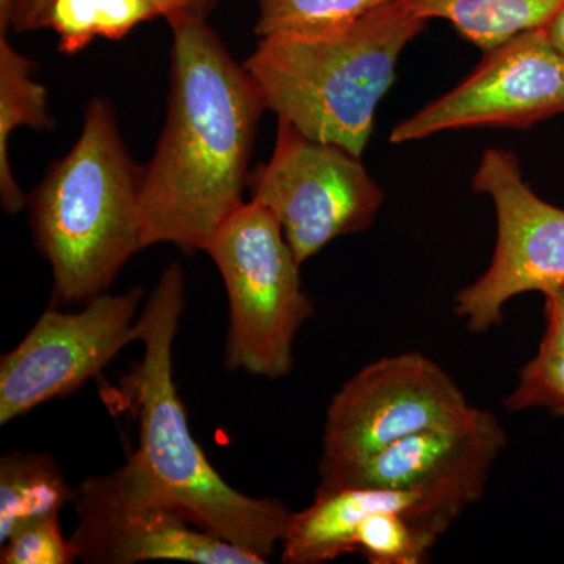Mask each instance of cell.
Wrapping results in <instances>:
<instances>
[{
    "label": "cell",
    "instance_id": "21",
    "mask_svg": "<svg viewBox=\"0 0 564 564\" xmlns=\"http://www.w3.org/2000/svg\"><path fill=\"white\" fill-rule=\"evenodd\" d=\"M545 332L540 351L564 350V285L544 293Z\"/></svg>",
    "mask_w": 564,
    "mask_h": 564
},
{
    "label": "cell",
    "instance_id": "4",
    "mask_svg": "<svg viewBox=\"0 0 564 564\" xmlns=\"http://www.w3.org/2000/svg\"><path fill=\"white\" fill-rule=\"evenodd\" d=\"M425 24L397 0L329 31L263 36L243 66L278 121L362 158L400 55Z\"/></svg>",
    "mask_w": 564,
    "mask_h": 564
},
{
    "label": "cell",
    "instance_id": "17",
    "mask_svg": "<svg viewBox=\"0 0 564 564\" xmlns=\"http://www.w3.org/2000/svg\"><path fill=\"white\" fill-rule=\"evenodd\" d=\"M397 0H258L259 39L329 31Z\"/></svg>",
    "mask_w": 564,
    "mask_h": 564
},
{
    "label": "cell",
    "instance_id": "18",
    "mask_svg": "<svg viewBox=\"0 0 564 564\" xmlns=\"http://www.w3.org/2000/svg\"><path fill=\"white\" fill-rule=\"evenodd\" d=\"M505 410L543 408L564 417V350L540 351L522 367L519 383L503 400Z\"/></svg>",
    "mask_w": 564,
    "mask_h": 564
},
{
    "label": "cell",
    "instance_id": "1",
    "mask_svg": "<svg viewBox=\"0 0 564 564\" xmlns=\"http://www.w3.org/2000/svg\"><path fill=\"white\" fill-rule=\"evenodd\" d=\"M166 120L141 192V242L204 251L243 202L265 104L207 18L170 21Z\"/></svg>",
    "mask_w": 564,
    "mask_h": 564
},
{
    "label": "cell",
    "instance_id": "11",
    "mask_svg": "<svg viewBox=\"0 0 564 564\" xmlns=\"http://www.w3.org/2000/svg\"><path fill=\"white\" fill-rule=\"evenodd\" d=\"M77 524L69 540L77 560L133 564L177 560L196 564H263L261 556L221 540L170 508L126 499L113 475H93L77 489Z\"/></svg>",
    "mask_w": 564,
    "mask_h": 564
},
{
    "label": "cell",
    "instance_id": "15",
    "mask_svg": "<svg viewBox=\"0 0 564 564\" xmlns=\"http://www.w3.org/2000/svg\"><path fill=\"white\" fill-rule=\"evenodd\" d=\"M77 491L54 456L13 452L0 459V544L24 527L61 516Z\"/></svg>",
    "mask_w": 564,
    "mask_h": 564
},
{
    "label": "cell",
    "instance_id": "20",
    "mask_svg": "<svg viewBox=\"0 0 564 564\" xmlns=\"http://www.w3.org/2000/svg\"><path fill=\"white\" fill-rule=\"evenodd\" d=\"M162 10L166 22L182 17L207 18L221 0H152ZM50 0H17L11 29L17 32H35L36 21Z\"/></svg>",
    "mask_w": 564,
    "mask_h": 564
},
{
    "label": "cell",
    "instance_id": "8",
    "mask_svg": "<svg viewBox=\"0 0 564 564\" xmlns=\"http://www.w3.org/2000/svg\"><path fill=\"white\" fill-rule=\"evenodd\" d=\"M459 386L422 352L364 367L333 397L322 437L321 480L422 430L473 411Z\"/></svg>",
    "mask_w": 564,
    "mask_h": 564
},
{
    "label": "cell",
    "instance_id": "6",
    "mask_svg": "<svg viewBox=\"0 0 564 564\" xmlns=\"http://www.w3.org/2000/svg\"><path fill=\"white\" fill-rule=\"evenodd\" d=\"M251 202L280 221L300 263L372 226L384 193L358 155L278 121L272 158L250 174Z\"/></svg>",
    "mask_w": 564,
    "mask_h": 564
},
{
    "label": "cell",
    "instance_id": "7",
    "mask_svg": "<svg viewBox=\"0 0 564 564\" xmlns=\"http://www.w3.org/2000/svg\"><path fill=\"white\" fill-rule=\"evenodd\" d=\"M474 192L491 198L497 239L488 270L455 295L454 311L475 334L503 321L505 304L522 293L564 285V209L544 202L522 176L514 152L486 150Z\"/></svg>",
    "mask_w": 564,
    "mask_h": 564
},
{
    "label": "cell",
    "instance_id": "5",
    "mask_svg": "<svg viewBox=\"0 0 564 564\" xmlns=\"http://www.w3.org/2000/svg\"><path fill=\"white\" fill-rule=\"evenodd\" d=\"M204 252L228 293L226 369L269 380L291 373L296 334L314 306L278 218L250 199L226 218Z\"/></svg>",
    "mask_w": 564,
    "mask_h": 564
},
{
    "label": "cell",
    "instance_id": "10",
    "mask_svg": "<svg viewBox=\"0 0 564 564\" xmlns=\"http://www.w3.org/2000/svg\"><path fill=\"white\" fill-rule=\"evenodd\" d=\"M564 113V55L544 28L485 52L477 69L443 98L392 129V143L455 129H525Z\"/></svg>",
    "mask_w": 564,
    "mask_h": 564
},
{
    "label": "cell",
    "instance_id": "9",
    "mask_svg": "<svg viewBox=\"0 0 564 564\" xmlns=\"http://www.w3.org/2000/svg\"><path fill=\"white\" fill-rule=\"evenodd\" d=\"M143 289L101 293L80 313L51 306L0 361V425L76 392L137 343Z\"/></svg>",
    "mask_w": 564,
    "mask_h": 564
},
{
    "label": "cell",
    "instance_id": "16",
    "mask_svg": "<svg viewBox=\"0 0 564 564\" xmlns=\"http://www.w3.org/2000/svg\"><path fill=\"white\" fill-rule=\"evenodd\" d=\"M162 10L152 0H50L35 31L50 29L58 36V51L74 55L93 40L120 41Z\"/></svg>",
    "mask_w": 564,
    "mask_h": 564
},
{
    "label": "cell",
    "instance_id": "23",
    "mask_svg": "<svg viewBox=\"0 0 564 564\" xmlns=\"http://www.w3.org/2000/svg\"><path fill=\"white\" fill-rule=\"evenodd\" d=\"M17 0H0V35H9Z\"/></svg>",
    "mask_w": 564,
    "mask_h": 564
},
{
    "label": "cell",
    "instance_id": "12",
    "mask_svg": "<svg viewBox=\"0 0 564 564\" xmlns=\"http://www.w3.org/2000/svg\"><path fill=\"white\" fill-rule=\"evenodd\" d=\"M505 445L507 434L499 419L491 411L473 408L458 421L410 434L321 480L318 489H410L443 481H488Z\"/></svg>",
    "mask_w": 564,
    "mask_h": 564
},
{
    "label": "cell",
    "instance_id": "22",
    "mask_svg": "<svg viewBox=\"0 0 564 564\" xmlns=\"http://www.w3.org/2000/svg\"><path fill=\"white\" fill-rule=\"evenodd\" d=\"M544 29L547 32L549 39L552 40V43L564 55V6L556 11L555 17L549 21L547 25H544Z\"/></svg>",
    "mask_w": 564,
    "mask_h": 564
},
{
    "label": "cell",
    "instance_id": "19",
    "mask_svg": "<svg viewBox=\"0 0 564 564\" xmlns=\"http://www.w3.org/2000/svg\"><path fill=\"white\" fill-rule=\"evenodd\" d=\"M77 562L69 538L63 534L58 516L44 519L11 534L0 551L2 564H73Z\"/></svg>",
    "mask_w": 564,
    "mask_h": 564
},
{
    "label": "cell",
    "instance_id": "14",
    "mask_svg": "<svg viewBox=\"0 0 564 564\" xmlns=\"http://www.w3.org/2000/svg\"><path fill=\"white\" fill-rule=\"evenodd\" d=\"M422 20L451 22L456 32L488 52L521 33L544 28L564 0H406Z\"/></svg>",
    "mask_w": 564,
    "mask_h": 564
},
{
    "label": "cell",
    "instance_id": "2",
    "mask_svg": "<svg viewBox=\"0 0 564 564\" xmlns=\"http://www.w3.org/2000/svg\"><path fill=\"white\" fill-rule=\"evenodd\" d=\"M184 307V272L172 262L137 318L143 356L124 386L139 422V445L111 475L131 502L177 511L199 529L269 563L281 547L293 511L281 500L234 489L196 443L174 381V339Z\"/></svg>",
    "mask_w": 564,
    "mask_h": 564
},
{
    "label": "cell",
    "instance_id": "13",
    "mask_svg": "<svg viewBox=\"0 0 564 564\" xmlns=\"http://www.w3.org/2000/svg\"><path fill=\"white\" fill-rule=\"evenodd\" d=\"M36 63L14 50L9 36L0 35V202L7 214L14 215L29 204L10 162L11 133L21 126L35 131H51L47 88L35 79Z\"/></svg>",
    "mask_w": 564,
    "mask_h": 564
},
{
    "label": "cell",
    "instance_id": "3",
    "mask_svg": "<svg viewBox=\"0 0 564 564\" xmlns=\"http://www.w3.org/2000/svg\"><path fill=\"white\" fill-rule=\"evenodd\" d=\"M144 166L122 140L107 98L84 111L76 143L51 163L29 198L33 242L50 262L52 306L109 291L141 242Z\"/></svg>",
    "mask_w": 564,
    "mask_h": 564
}]
</instances>
